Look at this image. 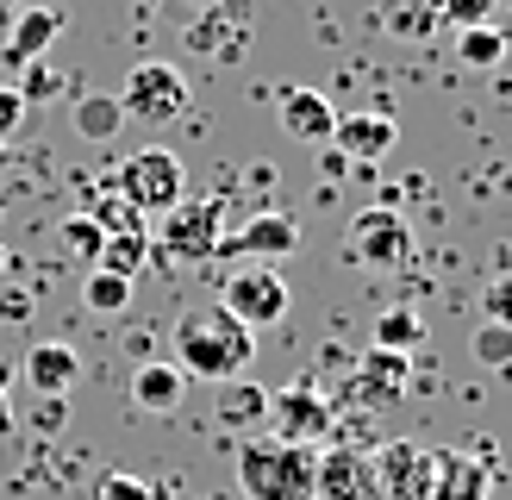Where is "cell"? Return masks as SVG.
Returning <instances> with one entry per match:
<instances>
[{
	"mask_svg": "<svg viewBox=\"0 0 512 500\" xmlns=\"http://www.w3.org/2000/svg\"><path fill=\"white\" fill-rule=\"evenodd\" d=\"M175 369L188 375V382H238V375L250 369L256 357V332L244 319H232L219 307V300H200V307H188L182 319H175Z\"/></svg>",
	"mask_w": 512,
	"mask_h": 500,
	"instance_id": "obj_1",
	"label": "cell"
},
{
	"mask_svg": "<svg viewBox=\"0 0 512 500\" xmlns=\"http://www.w3.org/2000/svg\"><path fill=\"white\" fill-rule=\"evenodd\" d=\"M313 482H319L313 444H288V438H269V432H250L238 444L244 500H313Z\"/></svg>",
	"mask_w": 512,
	"mask_h": 500,
	"instance_id": "obj_2",
	"label": "cell"
},
{
	"mask_svg": "<svg viewBox=\"0 0 512 500\" xmlns=\"http://www.w3.org/2000/svg\"><path fill=\"white\" fill-rule=\"evenodd\" d=\"M132 207L150 219V213H169V207H182L188 200V169H182V157L175 150H163V144H144V150H132V157L119 163V182H113Z\"/></svg>",
	"mask_w": 512,
	"mask_h": 500,
	"instance_id": "obj_3",
	"label": "cell"
},
{
	"mask_svg": "<svg viewBox=\"0 0 512 500\" xmlns=\"http://www.w3.org/2000/svg\"><path fill=\"white\" fill-rule=\"evenodd\" d=\"M344 257L363 269H400L413 257V225H406L400 207H363L344 232Z\"/></svg>",
	"mask_w": 512,
	"mask_h": 500,
	"instance_id": "obj_4",
	"label": "cell"
},
{
	"mask_svg": "<svg viewBox=\"0 0 512 500\" xmlns=\"http://www.w3.org/2000/svg\"><path fill=\"white\" fill-rule=\"evenodd\" d=\"M119 107L125 119H144V125H169V119H182L188 113V75L175 69V63H138L132 75H125V88H119Z\"/></svg>",
	"mask_w": 512,
	"mask_h": 500,
	"instance_id": "obj_5",
	"label": "cell"
},
{
	"mask_svg": "<svg viewBox=\"0 0 512 500\" xmlns=\"http://www.w3.org/2000/svg\"><path fill=\"white\" fill-rule=\"evenodd\" d=\"M288 282L269 269V263H244V269H232L225 275V288H219V307L232 313V319H244L250 332H263V325H275V319H288Z\"/></svg>",
	"mask_w": 512,
	"mask_h": 500,
	"instance_id": "obj_6",
	"label": "cell"
},
{
	"mask_svg": "<svg viewBox=\"0 0 512 500\" xmlns=\"http://www.w3.org/2000/svg\"><path fill=\"white\" fill-rule=\"evenodd\" d=\"M331 425H338V407L313 388V382H288L269 394V438H288V444H325Z\"/></svg>",
	"mask_w": 512,
	"mask_h": 500,
	"instance_id": "obj_7",
	"label": "cell"
},
{
	"mask_svg": "<svg viewBox=\"0 0 512 500\" xmlns=\"http://www.w3.org/2000/svg\"><path fill=\"white\" fill-rule=\"evenodd\" d=\"M225 238V200H182L163 213V250L175 263H213Z\"/></svg>",
	"mask_w": 512,
	"mask_h": 500,
	"instance_id": "obj_8",
	"label": "cell"
},
{
	"mask_svg": "<svg viewBox=\"0 0 512 500\" xmlns=\"http://www.w3.org/2000/svg\"><path fill=\"white\" fill-rule=\"evenodd\" d=\"M500 463L488 457V444H444L431 450V500H488Z\"/></svg>",
	"mask_w": 512,
	"mask_h": 500,
	"instance_id": "obj_9",
	"label": "cell"
},
{
	"mask_svg": "<svg viewBox=\"0 0 512 500\" xmlns=\"http://www.w3.org/2000/svg\"><path fill=\"white\" fill-rule=\"evenodd\" d=\"M300 250V219L294 213H250L238 232L219 238V257H256V263H281Z\"/></svg>",
	"mask_w": 512,
	"mask_h": 500,
	"instance_id": "obj_10",
	"label": "cell"
},
{
	"mask_svg": "<svg viewBox=\"0 0 512 500\" xmlns=\"http://www.w3.org/2000/svg\"><path fill=\"white\" fill-rule=\"evenodd\" d=\"M369 463H375V482H381V500H431V450L425 444H381L369 450Z\"/></svg>",
	"mask_w": 512,
	"mask_h": 500,
	"instance_id": "obj_11",
	"label": "cell"
},
{
	"mask_svg": "<svg viewBox=\"0 0 512 500\" xmlns=\"http://www.w3.org/2000/svg\"><path fill=\"white\" fill-rule=\"evenodd\" d=\"M313 500H381V482H375L369 450H350V444L319 450V482H313Z\"/></svg>",
	"mask_w": 512,
	"mask_h": 500,
	"instance_id": "obj_12",
	"label": "cell"
},
{
	"mask_svg": "<svg viewBox=\"0 0 512 500\" xmlns=\"http://www.w3.org/2000/svg\"><path fill=\"white\" fill-rule=\"evenodd\" d=\"M188 44L207 50L213 63H238L244 50H250V13L238 7V0H219V7H207L188 25Z\"/></svg>",
	"mask_w": 512,
	"mask_h": 500,
	"instance_id": "obj_13",
	"label": "cell"
},
{
	"mask_svg": "<svg viewBox=\"0 0 512 500\" xmlns=\"http://www.w3.org/2000/svg\"><path fill=\"white\" fill-rule=\"evenodd\" d=\"M19 382L32 394H69L75 382H82V350L63 344V338H44L19 357Z\"/></svg>",
	"mask_w": 512,
	"mask_h": 500,
	"instance_id": "obj_14",
	"label": "cell"
},
{
	"mask_svg": "<svg viewBox=\"0 0 512 500\" xmlns=\"http://www.w3.org/2000/svg\"><path fill=\"white\" fill-rule=\"evenodd\" d=\"M413 388V357L406 350H369L363 363H356V400L363 407H394V400Z\"/></svg>",
	"mask_w": 512,
	"mask_h": 500,
	"instance_id": "obj_15",
	"label": "cell"
},
{
	"mask_svg": "<svg viewBox=\"0 0 512 500\" xmlns=\"http://www.w3.org/2000/svg\"><path fill=\"white\" fill-rule=\"evenodd\" d=\"M331 144H338L350 163H381L400 144V125H394V113H350V119L331 125Z\"/></svg>",
	"mask_w": 512,
	"mask_h": 500,
	"instance_id": "obj_16",
	"label": "cell"
},
{
	"mask_svg": "<svg viewBox=\"0 0 512 500\" xmlns=\"http://www.w3.org/2000/svg\"><path fill=\"white\" fill-rule=\"evenodd\" d=\"M57 32H63V13L57 7H19L13 13V32H7V69H25V63H38V57H50V44H57Z\"/></svg>",
	"mask_w": 512,
	"mask_h": 500,
	"instance_id": "obj_17",
	"label": "cell"
},
{
	"mask_svg": "<svg viewBox=\"0 0 512 500\" xmlns=\"http://www.w3.org/2000/svg\"><path fill=\"white\" fill-rule=\"evenodd\" d=\"M331 125H338V113H331V100L319 88H281V132L288 138L331 144Z\"/></svg>",
	"mask_w": 512,
	"mask_h": 500,
	"instance_id": "obj_18",
	"label": "cell"
},
{
	"mask_svg": "<svg viewBox=\"0 0 512 500\" xmlns=\"http://www.w3.org/2000/svg\"><path fill=\"white\" fill-rule=\"evenodd\" d=\"M182 400H188V375L175 363H144L132 375V407L138 413H175Z\"/></svg>",
	"mask_w": 512,
	"mask_h": 500,
	"instance_id": "obj_19",
	"label": "cell"
},
{
	"mask_svg": "<svg viewBox=\"0 0 512 500\" xmlns=\"http://www.w3.org/2000/svg\"><path fill=\"white\" fill-rule=\"evenodd\" d=\"M75 138H88V144H113L119 138V125H125V107H119V94H75Z\"/></svg>",
	"mask_w": 512,
	"mask_h": 500,
	"instance_id": "obj_20",
	"label": "cell"
},
{
	"mask_svg": "<svg viewBox=\"0 0 512 500\" xmlns=\"http://www.w3.org/2000/svg\"><path fill=\"white\" fill-rule=\"evenodd\" d=\"M506 50H512V38L500 32V25H469V32H456V57H463L469 69H500Z\"/></svg>",
	"mask_w": 512,
	"mask_h": 500,
	"instance_id": "obj_21",
	"label": "cell"
},
{
	"mask_svg": "<svg viewBox=\"0 0 512 500\" xmlns=\"http://www.w3.org/2000/svg\"><path fill=\"white\" fill-rule=\"evenodd\" d=\"M219 419L225 425H263L269 419V388H256V382H225V400H219Z\"/></svg>",
	"mask_w": 512,
	"mask_h": 500,
	"instance_id": "obj_22",
	"label": "cell"
},
{
	"mask_svg": "<svg viewBox=\"0 0 512 500\" xmlns=\"http://www.w3.org/2000/svg\"><path fill=\"white\" fill-rule=\"evenodd\" d=\"M375 344L381 350H406V357H413V350L425 344V319L413 307H388V313L375 319Z\"/></svg>",
	"mask_w": 512,
	"mask_h": 500,
	"instance_id": "obj_23",
	"label": "cell"
},
{
	"mask_svg": "<svg viewBox=\"0 0 512 500\" xmlns=\"http://www.w3.org/2000/svg\"><path fill=\"white\" fill-rule=\"evenodd\" d=\"M144 263H150V238H144V232H113L94 269H113V275H125V282H132Z\"/></svg>",
	"mask_w": 512,
	"mask_h": 500,
	"instance_id": "obj_24",
	"label": "cell"
},
{
	"mask_svg": "<svg viewBox=\"0 0 512 500\" xmlns=\"http://www.w3.org/2000/svg\"><path fill=\"white\" fill-rule=\"evenodd\" d=\"M57 238H63V250L75 263H100V250H107V232L88 219V213H69L63 225H57Z\"/></svg>",
	"mask_w": 512,
	"mask_h": 500,
	"instance_id": "obj_25",
	"label": "cell"
},
{
	"mask_svg": "<svg viewBox=\"0 0 512 500\" xmlns=\"http://www.w3.org/2000/svg\"><path fill=\"white\" fill-rule=\"evenodd\" d=\"M88 219H94L107 238H113V232H144V213H138V207H132V200H125L119 188H107V194H100L94 207H88Z\"/></svg>",
	"mask_w": 512,
	"mask_h": 500,
	"instance_id": "obj_26",
	"label": "cell"
},
{
	"mask_svg": "<svg viewBox=\"0 0 512 500\" xmlns=\"http://www.w3.org/2000/svg\"><path fill=\"white\" fill-rule=\"evenodd\" d=\"M82 300H88L94 313H125V307H132V282H125V275H113V269H94Z\"/></svg>",
	"mask_w": 512,
	"mask_h": 500,
	"instance_id": "obj_27",
	"label": "cell"
},
{
	"mask_svg": "<svg viewBox=\"0 0 512 500\" xmlns=\"http://www.w3.org/2000/svg\"><path fill=\"white\" fill-rule=\"evenodd\" d=\"M431 19L450 25V32H469V25H494V0H431Z\"/></svg>",
	"mask_w": 512,
	"mask_h": 500,
	"instance_id": "obj_28",
	"label": "cell"
},
{
	"mask_svg": "<svg viewBox=\"0 0 512 500\" xmlns=\"http://www.w3.org/2000/svg\"><path fill=\"white\" fill-rule=\"evenodd\" d=\"M13 88L25 94V107H38V100L63 94V69L50 63V57H38V63H25V69H19V82H13Z\"/></svg>",
	"mask_w": 512,
	"mask_h": 500,
	"instance_id": "obj_29",
	"label": "cell"
},
{
	"mask_svg": "<svg viewBox=\"0 0 512 500\" xmlns=\"http://www.w3.org/2000/svg\"><path fill=\"white\" fill-rule=\"evenodd\" d=\"M475 363H488V369H512V325H481V332H475Z\"/></svg>",
	"mask_w": 512,
	"mask_h": 500,
	"instance_id": "obj_30",
	"label": "cell"
},
{
	"mask_svg": "<svg viewBox=\"0 0 512 500\" xmlns=\"http://www.w3.org/2000/svg\"><path fill=\"white\" fill-rule=\"evenodd\" d=\"M100 500H150V482H144V475L113 469V475H100Z\"/></svg>",
	"mask_w": 512,
	"mask_h": 500,
	"instance_id": "obj_31",
	"label": "cell"
},
{
	"mask_svg": "<svg viewBox=\"0 0 512 500\" xmlns=\"http://www.w3.org/2000/svg\"><path fill=\"white\" fill-rule=\"evenodd\" d=\"M25 113H32V107H25V94H19V88H0V144H7L19 125H25Z\"/></svg>",
	"mask_w": 512,
	"mask_h": 500,
	"instance_id": "obj_32",
	"label": "cell"
},
{
	"mask_svg": "<svg viewBox=\"0 0 512 500\" xmlns=\"http://www.w3.org/2000/svg\"><path fill=\"white\" fill-rule=\"evenodd\" d=\"M488 319L494 325H512V275H500V282L488 288Z\"/></svg>",
	"mask_w": 512,
	"mask_h": 500,
	"instance_id": "obj_33",
	"label": "cell"
},
{
	"mask_svg": "<svg viewBox=\"0 0 512 500\" xmlns=\"http://www.w3.org/2000/svg\"><path fill=\"white\" fill-rule=\"evenodd\" d=\"M344 169H350V157H344L338 144H331V150H319V175H325V182H338Z\"/></svg>",
	"mask_w": 512,
	"mask_h": 500,
	"instance_id": "obj_34",
	"label": "cell"
},
{
	"mask_svg": "<svg viewBox=\"0 0 512 500\" xmlns=\"http://www.w3.org/2000/svg\"><path fill=\"white\" fill-rule=\"evenodd\" d=\"M394 32H431V13H394Z\"/></svg>",
	"mask_w": 512,
	"mask_h": 500,
	"instance_id": "obj_35",
	"label": "cell"
},
{
	"mask_svg": "<svg viewBox=\"0 0 512 500\" xmlns=\"http://www.w3.org/2000/svg\"><path fill=\"white\" fill-rule=\"evenodd\" d=\"M25 313H32V307H25V294L13 288V294H0V319H25Z\"/></svg>",
	"mask_w": 512,
	"mask_h": 500,
	"instance_id": "obj_36",
	"label": "cell"
},
{
	"mask_svg": "<svg viewBox=\"0 0 512 500\" xmlns=\"http://www.w3.org/2000/svg\"><path fill=\"white\" fill-rule=\"evenodd\" d=\"M182 7H194V13H207V7H219V0H182Z\"/></svg>",
	"mask_w": 512,
	"mask_h": 500,
	"instance_id": "obj_37",
	"label": "cell"
},
{
	"mask_svg": "<svg viewBox=\"0 0 512 500\" xmlns=\"http://www.w3.org/2000/svg\"><path fill=\"white\" fill-rule=\"evenodd\" d=\"M7 7H13V13H19V7H32V0H0V13H7Z\"/></svg>",
	"mask_w": 512,
	"mask_h": 500,
	"instance_id": "obj_38",
	"label": "cell"
},
{
	"mask_svg": "<svg viewBox=\"0 0 512 500\" xmlns=\"http://www.w3.org/2000/svg\"><path fill=\"white\" fill-rule=\"evenodd\" d=\"M0 269H7V250H0Z\"/></svg>",
	"mask_w": 512,
	"mask_h": 500,
	"instance_id": "obj_39",
	"label": "cell"
}]
</instances>
